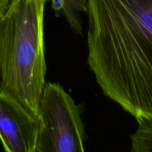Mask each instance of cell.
<instances>
[{
    "label": "cell",
    "mask_w": 152,
    "mask_h": 152,
    "mask_svg": "<svg viewBox=\"0 0 152 152\" xmlns=\"http://www.w3.org/2000/svg\"><path fill=\"white\" fill-rule=\"evenodd\" d=\"M88 64L105 96L152 118V0H87Z\"/></svg>",
    "instance_id": "obj_1"
},
{
    "label": "cell",
    "mask_w": 152,
    "mask_h": 152,
    "mask_svg": "<svg viewBox=\"0 0 152 152\" xmlns=\"http://www.w3.org/2000/svg\"><path fill=\"white\" fill-rule=\"evenodd\" d=\"M48 0H10L0 16V89L39 118L47 65L44 13Z\"/></svg>",
    "instance_id": "obj_2"
},
{
    "label": "cell",
    "mask_w": 152,
    "mask_h": 152,
    "mask_svg": "<svg viewBox=\"0 0 152 152\" xmlns=\"http://www.w3.org/2000/svg\"><path fill=\"white\" fill-rule=\"evenodd\" d=\"M36 152H83L85 126L80 106L59 83H46L39 102Z\"/></svg>",
    "instance_id": "obj_3"
},
{
    "label": "cell",
    "mask_w": 152,
    "mask_h": 152,
    "mask_svg": "<svg viewBox=\"0 0 152 152\" xmlns=\"http://www.w3.org/2000/svg\"><path fill=\"white\" fill-rule=\"evenodd\" d=\"M39 119L0 89V140L7 152H36Z\"/></svg>",
    "instance_id": "obj_4"
},
{
    "label": "cell",
    "mask_w": 152,
    "mask_h": 152,
    "mask_svg": "<svg viewBox=\"0 0 152 152\" xmlns=\"http://www.w3.org/2000/svg\"><path fill=\"white\" fill-rule=\"evenodd\" d=\"M51 7L56 15L65 17L71 29L77 34H82L83 26L80 13H86L87 0H50Z\"/></svg>",
    "instance_id": "obj_5"
},
{
    "label": "cell",
    "mask_w": 152,
    "mask_h": 152,
    "mask_svg": "<svg viewBox=\"0 0 152 152\" xmlns=\"http://www.w3.org/2000/svg\"><path fill=\"white\" fill-rule=\"evenodd\" d=\"M138 128L132 135L133 152L152 151V118L138 120Z\"/></svg>",
    "instance_id": "obj_6"
},
{
    "label": "cell",
    "mask_w": 152,
    "mask_h": 152,
    "mask_svg": "<svg viewBox=\"0 0 152 152\" xmlns=\"http://www.w3.org/2000/svg\"><path fill=\"white\" fill-rule=\"evenodd\" d=\"M10 0H0V16L3 13L5 8L7 7Z\"/></svg>",
    "instance_id": "obj_7"
}]
</instances>
